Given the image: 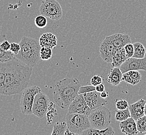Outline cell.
<instances>
[{
    "label": "cell",
    "instance_id": "obj_13",
    "mask_svg": "<svg viewBox=\"0 0 146 135\" xmlns=\"http://www.w3.org/2000/svg\"><path fill=\"white\" fill-rule=\"evenodd\" d=\"M121 132L127 135H136L138 134L136 121L132 117L120 122L119 124Z\"/></svg>",
    "mask_w": 146,
    "mask_h": 135
},
{
    "label": "cell",
    "instance_id": "obj_18",
    "mask_svg": "<svg viewBox=\"0 0 146 135\" xmlns=\"http://www.w3.org/2000/svg\"><path fill=\"white\" fill-rule=\"evenodd\" d=\"M122 74L120 68H112L108 76V82L113 86H118L122 81Z\"/></svg>",
    "mask_w": 146,
    "mask_h": 135
},
{
    "label": "cell",
    "instance_id": "obj_10",
    "mask_svg": "<svg viewBox=\"0 0 146 135\" xmlns=\"http://www.w3.org/2000/svg\"><path fill=\"white\" fill-rule=\"evenodd\" d=\"M119 68L122 73L131 70L146 71V57L141 59L134 57L129 58Z\"/></svg>",
    "mask_w": 146,
    "mask_h": 135
},
{
    "label": "cell",
    "instance_id": "obj_16",
    "mask_svg": "<svg viewBox=\"0 0 146 135\" xmlns=\"http://www.w3.org/2000/svg\"><path fill=\"white\" fill-rule=\"evenodd\" d=\"M57 38L55 34L47 32L42 34L39 39V44L41 47L54 48L57 45Z\"/></svg>",
    "mask_w": 146,
    "mask_h": 135
},
{
    "label": "cell",
    "instance_id": "obj_11",
    "mask_svg": "<svg viewBox=\"0 0 146 135\" xmlns=\"http://www.w3.org/2000/svg\"><path fill=\"white\" fill-rule=\"evenodd\" d=\"M115 47L109 37H106L100 46V52L102 58L107 63H111L114 55Z\"/></svg>",
    "mask_w": 146,
    "mask_h": 135
},
{
    "label": "cell",
    "instance_id": "obj_27",
    "mask_svg": "<svg viewBox=\"0 0 146 135\" xmlns=\"http://www.w3.org/2000/svg\"><path fill=\"white\" fill-rule=\"evenodd\" d=\"M127 58L126 56H114L111 62L112 68L120 67Z\"/></svg>",
    "mask_w": 146,
    "mask_h": 135
},
{
    "label": "cell",
    "instance_id": "obj_21",
    "mask_svg": "<svg viewBox=\"0 0 146 135\" xmlns=\"http://www.w3.org/2000/svg\"><path fill=\"white\" fill-rule=\"evenodd\" d=\"M67 128L68 127L66 122H56L54 125L51 135H64Z\"/></svg>",
    "mask_w": 146,
    "mask_h": 135
},
{
    "label": "cell",
    "instance_id": "obj_7",
    "mask_svg": "<svg viewBox=\"0 0 146 135\" xmlns=\"http://www.w3.org/2000/svg\"><path fill=\"white\" fill-rule=\"evenodd\" d=\"M39 11L41 15L52 20H59L63 15L62 7L56 0H43Z\"/></svg>",
    "mask_w": 146,
    "mask_h": 135
},
{
    "label": "cell",
    "instance_id": "obj_26",
    "mask_svg": "<svg viewBox=\"0 0 146 135\" xmlns=\"http://www.w3.org/2000/svg\"><path fill=\"white\" fill-rule=\"evenodd\" d=\"M52 55V48L42 47L40 51V58L42 60H47L50 59Z\"/></svg>",
    "mask_w": 146,
    "mask_h": 135
},
{
    "label": "cell",
    "instance_id": "obj_1",
    "mask_svg": "<svg viewBox=\"0 0 146 135\" xmlns=\"http://www.w3.org/2000/svg\"><path fill=\"white\" fill-rule=\"evenodd\" d=\"M32 68L14 57L6 62L3 95L11 96L21 93L30 82Z\"/></svg>",
    "mask_w": 146,
    "mask_h": 135
},
{
    "label": "cell",
    "instance_id": "obj_34",
    "mask_svg": "<svg viewBox=\"0 0 146 135\" xmlns=\"http://www.w3.org/2000/svg\"><path fill=\"white\" fill-rule=\"evenodd\" d=\"M10 46H11V43L9 42L7 40H6V39L4 40L3 42L0 43V46L4 51H9Z\"/></svg>",
    "mask_w": 146,
    "mask_h": 135
},
{
    "label": "cell",
    "instance_id": "obj_25",
    "mask_svg": "<svg viewBox=\"0 0 146 135\" xmlns=\"http://www.w3.org/2000/svg\"><path fill=\"white\" fill-rule=\"evenodd\" d=\"M35 25L38 28H44L47 25V17H45L42 15L37 16L34 19Z\"/></svg>",
    "mask_w": 146,
    "mask_h": 135
},
{
    "label": "cell",
    "instance_id": "obj_30",
    "mask_svg": "<svg viewBox=\"0 0 146 135\" xmlns=\"http://www.w3.org/2000/svg\"><path fill=\"white\" fill-rule=\"evenodd\" d=\"M124 48L126 56L127 57V58L132 57L134 55L133 44H132V43H128V44H127V45H125L124 46Z\"/></svg>",
    "mask_w": 146,
    "mask_h": 135
},
{
    "label": "cell",
    "instance_id": "obj_5",
    "mask_svg": "<svg viewBox=\"0 0 146 135\" xmlns=\"http://www.w3.org/2000/svg\"><path fill=\"white\" fill-rule=\"evenodd\" d=\"M65 119L68 129L75 135H80L84 130L91 127L88 116L86 115L68 113Z\"/></svg>",
    "mask_w": 146,
    "mask_h": 135
},
{
    "label": "cell",
    "instance_id": "obj_28",
    "mask_svg": "<svg viewBox=\"0 0 146 135\" xmlns=\"http://www.w3.org/2000/svg\"><path fill=\"white\" fill-rule=\"evenodd\" d=\"M137 129L139 132H146V116H144L136 121Z\"/></svg>",
    "mask_w": 146,
    "mask_h": 135
},
{
    "label": "cell",
    "instance_id": "obj_4",
    "mask_svg": "<svg viewBox=\"0 0 146 135\" xmlns=\"http://www.w3.org/2000/svg\"><path fill=\"white\" fill-rule=\"evenodd\" d=\"M91 126L98 130H103L110 126L111 123V112L104 106L91 110L88 116Z\"/></svg>",
    "mask_w": 146,
    "mask_h": 135
},
{
    "label": "cell",
    "instance_id": "obj_31",
    "mask_svg": "<svg viewBox=\"0 0 146 135\" xmlns=\"http://www.w3.org/2000/svg\"><path fill=\"white\" fill-rule=\"evenodd\" d=\"M96 90V86L93 85H86L82 86L80 87L79 90L78 94H84V93H89L93 91Z\"/></svg>",
    "mask_w": 146,
    "mask_h": 135
},
{
    "label": "cell",
    "instance_id": "obj_19",
    "mask_svg": "<svg viewBox=\"0 0 146 135\" xmlns=\"http://www.w3.org/2000/svg\"><path fill=\"white\" fill-rule=\"evenodd\" d=\"M115 134L112 127L109 126L103 130H98L90 127L87 130H84L80 133L82 135H112Z\"/></svg>",
    "mask_w": 146,
    "mask_h": 135
},
{
    "label": "cell",
    "instance_id": "obj_36",
    "mask_svg": "<svg viewBox=\"0 0 146 135\" xmlns=\"http://www.w3.org/2000/svg\"><path fill=\"white\" fill-rule=\"evenodd\" d=\"M100 95H101V97H102L104 99L106 98H107V97L108 96V93L106 92L105 90L103 91V92H102V93H100Z\"/></svg>",
    "mask_w": 146,
    "mask_h": 135
},
{
    "label": "cell",
    "instance_id": "obj_12",
    "mask_svg": "<svg viewBox=\"0 0 146 135\" xmlns=\"http://www.w3.org/2000/svg\"><path fill=\"white\" fill-rule=\"evenodd\" d=\"M85 101L91 110L107 104L108 101L101 97L100 93L94 90L83 94Z\"/></svg>",
    "mask_w": 146,
    "mask_h": 135
},
{
    "label": "cell",
    "instance_id": "obj_35",
    "mask_svg": "<svg viewBox=\"0 0 146 135\" xmlns=\"http://www.w3.org/2000/svg\"><path fill=\"white\" fill-rule=\"evenodd\" d=\"M96 90L99 93H102L105 90V86L103 83L98 85L96 86Z\"/></svg>",
    "mask_w": 146,
    "mask_h": 135
},
{
    "label": "cell",
    "instance_id": "obj_33",
    "mask_svg": "<svg viewBox=\"0 0 146 135\" xmlns=\"http://www.w3.org/2000/svg\"><path fill=\"white\" fill-rule=\"evenodd\" d=\"M102 82H103V80H102L101 76H98V75H96V76H93L92 78L91 79L90 83L93 86H96L102 83Z\"/></svg>",
    "mask_w": 146,
    "mask_h": 135
},
{
    "label": "cell",
    "instance_id": "obj_20",
    "mask_svg": "<svg viewBox=\"0 0 146 135\" xmlns=\"http://www.w3.org/2000/svg\"><path fill=\"white\" fill-rule=\"evenodd\" d=\"M134 46V55L132 57L136 58H143L145 56L146 49L142 43L135 42L133 44Z\"/></svg>",
    "mask_w": 146,
    "mask_h": 135
},
{
    "label": "cell",
    "instance_id": "obj_24",
    "mask_svg": "<svg viewBox=\"0 0 146 135\" xmlns=\"http://www.w3.org/2000/svg\"><path fill=\"white\" fill-rule=\"evenodd\" d=\"M15 55L10 51L3 50L0 46V62H6L14 58Z\"/></svg>",
    "mask_w": 146,
    "mask_h": 135
},
{
    "label": "cell",
    "instance_id": "obj_9",
    "mask_svg": "<svg viewBox=\"0 0 146 135\" xmlns=\"http://www.w3.org/2000/svg\"><path fill=\"white\" fill-rule=\"evenodd\" d=\"M91 109L88 106L82 94H78L68 108V113H79L88 116Z\"/></svg>",
    "mask_w": 146,
    "mask_h": 135
},
{
    "label": "cell",
    "instance_id": "obj_3",
    "mask_svg": "<svg viewBox=\"0 0 146 135\" xmlns=\"http://www.w3.org/2000/svg\"><path fill=\"white\" fill-rule=\"evenodd\" d=\"M21 49L15 57L30 67H34L40 58L41 46L39 41L35 39L23 36L19 42Z\"/></svg>",
    "mask_w": 146,
    "mask_h": 135
},
{
    "label": "cell",
    "instance_id": "obj_37",
    "mask_svg": "<svg viewBox=\"0 0 146 135\" xmlns=\"http://www.w3.org/2000/svg\"><path fill=\"white\" fill-rule=\"evenodd\" d=\"M64 135H75L74 133H73V132H70V130L68 129V128H67V129L66 130V131H65V132Z\"/></svg>",
    "mask_w": 146,
    "mask_h": 135
},
{
    "label": "cell",
    "instance_id": "obj_17",
    "mask_svg": "<svg viewBox=\"0 0 146 135\" xmlns=\"http://www.w3.org/2000/svg\"><path fill=\"white\" fill-rule=\"evenodd\" d=\"M122 81L132 85H135L141 81V75L138 71H129L123 73Z\"/></svg>",
    "mask_w": 146,
    "mask_h": 135
},
{
    "label": "cell",
    "instance_id": "obj_22",
    "mask_svg": "<svg viewBox=\"0 0 146 135\" xmlns=\"http://www.w3.org/2000/svg\"><path fill=\"white\" fill-rule=\"evenodd\" d=\"M131 117V116L129 108L125 110H117L115 112V120L120 122Z\"/></svg>",
    "mask_w": 146,
    "mask_h": 135
},
{
    "label": "cell",
    "instance_id": "obj_29",
    "mask_svg": "<svg viewBox=\"0 0 146 135\" xmlns=\"http://www.w3.org/2000/svg\"><path fill=\"white\" fill-rule=\"evenodd\" d=\"M115 107L117 110H123L129 108V105L126 100L120 99L116 102Z\"/></svg>",
    "mask_w": 146,
    "mask_h": 135
},
{
    "label": "cell",
    "instance_id": "obj_2",
    "mask_svg": "<svg viewBox=\"0 0 146 135\" xmlns=\"http://www.w3.org/2000/svg\"><path fill=\"white\" fill-rule=\"evenodd\" d=\"M81 84L77 78H66L57 82L54 90V99L58 107L68 109L73 100L78 95Z\"/></svg>",
    "mask_w": 146,
    "mask_h": 135
},
{
    "label": "cell",
    "instance_id": "obj_15",
    "mask_svg": "<svg viewBox=\"0 0 146 135\" xmlns=\"http://www.w3.org/2000/svg\"><path fill=\"white\" fill-rule=\"evenodd\" d=\"M110 39L115 47H123L128 43H132L131 37L127 34L115 33L109 36Z\"/></svg>",
    "mask_w": 146,
    "mask_h": 135
},
{
    "label": "cell",
    "instance_id": "obj_23",
    "mask_svg": "<svg viewBox=\"0 0 146 135\" xmlns=\"http://www.w3.org/2000/svg\"><path fill=\"white\" fill-rule=\"evenodd\" d=\"M6 62H0V94L3 95L4 82L5 77Z\"/></svg>",
    "mask_w": 146,
    "mask_h": 135
},
{
    "label": "cell",
    "instance_id": "obj_6",
    "mask_svg": "<svg viewBox=\"0 0 146 135\" xmlns=\"http://www.w3.org/2000/svg\"><path fill=\"white\" fill-rule=\"evenodd\" d=\"M40 92V88L37 85L27 87L23 90L20 103V110L23 114L31 115L33 114L32 108L35 96Z\"/></svg>",
    "mask_w": 146,
    "mask_h": 135
},
{
    "label": "cell",
    "instance_id": "obj_32",
    "mask_svg": "<svg viewBox=\"0 0 146 135\" xmlns=\"http://www.w3.org/2000/svg\"><path fill=\"white\" fill-rule=\"evenodd\" d=\"M21 49L20 45L19 43H17L12 42L11 43V46H10V48H9V51L13 53L14 55H17L19 53Z\"/></svg>",
    "mask_w": 146,
    "mask_h": 135
},
{
    "label": "cell",
    "instance_id": "obj_38",
    "mask_svg": "<svg viewBox=\"0 0 146 135\" xmlns=\"http://www.w3.org/2000/svg\"><path fill=\"white\" fill-rule=\"evenodd\" d=\"M144 114H145V116H146V102L145 105V108H144Z\"/></svg>",
    "mask_w": 146,
    "mask_h": 135
},
{
    "label": "cell",
    "instance_id": "obj_8",
    "mask_svg": "<svg viewBox=\"0 0 146 135\" xmlns=\"http://www.w3.org/2000/svg\"><path fill=\"white\" fill-rule=\"evenodd\" d=\"M50 102L49 98L45 93L40 92L37 94L32 108V113L38 118H44L48 111Z\"/></svg>",
    "mask_w": 146,
    "mask_h": 135
},
{
    "label": "cell",
    "instance_id": "obj_14",
    "mask_svg": "<svg viewBox=\"0 0 146 135\" xmlns=\"http://www.w3.org/2000/svg\"><path fill=\"white\" fill-rule=\"evenodd\" d=\"M146 101L143 99L135 102V103L130 104L129 107L131 116L132 118L136 121L138 118L145 116L144 108Z\"/></svg>",
    "mask_w": 146,
    "mask_h": 135
}]
</instances>
